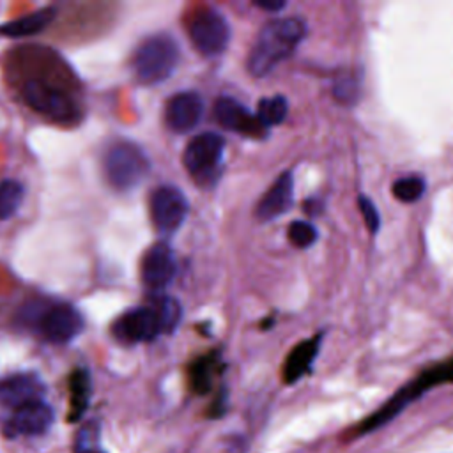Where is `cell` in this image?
Instances as JSON below:
<instances>
[{
    "label": "cell",
    "mask_w": 453,
    "mask_h": 453,
    "mask_svg": "<svg viewBox=\"0 0 453 453\" xmlns=\"http://www.w3.org/2000/svg\"><path fill=\"white\" fill-rule=\"evenodd\" d=\"M306 34L301 18H274L267 21L253 41L248 53V71L257 76H267L285 58H288Z\"/></svg>",
    "instance_id": "obj_1"
},
{
    "label": "cell",
    "mask_w": 453,
    "mask_h": 453,
    "mask_svg": "<svg viewBox=\"0 0 453 453\" xmlns=\"http://www.w3.org/2000/svg\"><path fill=\"white\" fill-rule=\"evenodd\" d=\"M179 62V46L168 34H157L145 39L133 58L136 78L145 85L166 80Z\"/></svg>",
    "instance_id": "obj_2"
},
{
    "label": "cell",
    "mask_w": 453,
    "mask_h": 453,
    "mask_svg": "<svg viewBox=\"0 0 453 453\" xmlns=\"http://www.w3.org/2000/svg\"><path fill=\"white\" fill-rule=\"evenodd\" d=\"M188 34L198 53L203 57H216L228 46L230 25L214 7H202L193 12Z\"/></svg>",
    "instance_id": "obj_3"
},
{
    "label": "cell",
    "mask_w": 453,
    "mask_h": 453,
    "mask_svg": "<svg viewBox=\"0 0 453 453\" xmlns=\"http://www.w3.org/2000/svg\"><path fill=\"white\" fill-rule=\"evenodd\" d=\"M104 170L110 184L120 191L133 189L149 172L145 154L133 143L122 142L113 145L104 159Z\"/></svg>",
    "instance_id": "obj_4"
},
{
    "label": "cell",
    "mask_w": 453,
    "mask_h": 453,
    "mask_svg": "<svg viewBox=\"0 0 453 453\" xmlns=\"http://www.w3.org/2000/svg\"><path fill=\"white\" fill-rule=\"evenodd\" d=\"M21 94L32 110L44 113L58 122H69L78 113L73 99L65 92L53 85H48L42 80H27L21 87Z\"/></svg>",
    "instance_id": "obj_5"
},
{
    "label": "cell",
    "mask_w": 453,
    "mask_h": 453,
    "mask_svg": "<svg viewBox=\"0 0 453 453\" xmlns=\"http://www.w3.org/2000/svg\"><path fill=\"white\" fill-rule=\"evenodd\" d=\"M225 150V142L218 133L196 134L184 149V166L196 180H209L216 173Z\"/></svg>",
    "instance_id": "obj_6"
},
{
    "label": "cell",
    "mask_w": 453,
    "mask_h": 453,
    "mask_svg": "<svg viewBox=\"0 0 453 453\" xmlns=\"http://www.w3.org/2000/svg\"><path fill=\"white\" fill-rule=\"evenodd\" d=\"M152 221L163 234L175 232L188 214V200L180 189L173 186H161L150 198Z\"/></svg>",
    "instance_id": "obj_7"
},
{
    "label": "cell",
    "mask_w": 453,
    "mask_h": 453,
    "mask_svg": "<svg viewBox=\"0 0 453 453\" xmlns=\"http://www.w3.org/2000/svg\"><path fill=\"white\" fill-rule=\"evenodd\" d=\"M212 113L221 127L244 136L260 138L267 129L265 126H262L255 113H251L242 103L234 97H219L214 103Z\"/></svg>",
    "instance_id": "obj_8"
},
{
    "label": "cell",
    "mask_w": 453,
    "mask_h": 453,
    "mask_svg": "<svg viewBox=\"0 0 453 453\" xmlns=\"http://www.w3.org/2000/svg\"><path fill=\"white\" fill-rule=\"evenodd\" d=\"M117 338L124 342H150L161 334L157 313L152 308H134L126 311L113 326Z\"/></svg>",
    "instance_id": "obj_9"
},
{
    "label": "cell",
    "mask_w": 453,
    "mask_h": 453,
    "mask_svg": "<svg viewBox=\"0 0 453 453\" xmlns=\"http://www.w3.org/2000/svg\"><path fill=\"white\" fill-rule=\"evenodd\" d=\"M202 115H203V101L200 94L193 90H186L170 97L166 104L165 119H166V126L173 133L182 134L196 127Z\"/></svg>",
    "instance_id": "obj_10"
},
{
    "label": "cell",
    "mask_w": 453,
    "mask_h": 453,
    "mask_svg": "<svg viewBox=\"0 0 453 453\" xmlns=\"http://www.w3.org/2000/svg\"><path fill=\"white\" fill-rule=\"evenodd\" d=\"M42 334L55 343H65L76 338L83 329V319L78 310L69 304L50 308L41 320Z\"/></svg>",
    "instance_id": "obj_11"
},
{
    "label": "cell",
    "mask_w": 453,
    "mask_h": 453,
    "mask_svg": "<svg viewBox=\"0 0 453 453\" xmlns=\"http://www.w3.org/2000/svg\"><path fill=\"white\" fill-rule=\"evenodd\" d=\"M175 271V257L166 242H157L145 253L142 262V278L147 287L154 290L165 288L173 280Z\"/></svg>",
    "instance_id": "obj_12"
},
{
    "label": "cell",
    "mask_w": 453,
    "mask_h": 453,
    "mask_svg": "<svg viewBox=\"0 0 453 453\" xmlns=\"http://www.w3.org/2000/svg\"><path fill=\"white\" fill-rule=\"evenodd\" d=\"M294 196V179L290 172H283L276 177V180L271 184V188L260 196L255 216L258 221H273L280 216H283L290 205Z\"/></svg>",
    "instance_id": "obj_13"
},
{
    "label": "cell",
    "mask_w": 453,
    "mask_h": 453,
    "mask_svg": "<svg viewBox=\"0 0 453 453\" xmlns=\"http://www.w3.org/2000/svg\"><path fill=\"white\" fill-rule=\"evenodd\" d=\"M53 423V411L42 400L14 409L12 418L5 425L9 435H39Z\"/></svg>",
    "instance_id": "obj_14"
},
{
    "label": "cell",
    "mask_w": 453,
    "mask_h": 453,
    "mask_svg": "<svg viewBox=\"0 0 453 453\" xmlns=\"http://www.w3.org/2000/svg\"><path fill=\"white\" fill-rule=\"evenodd\" d=\"M44 393L42 380L34 373H18L0 382V402L7 407L19 409L23 405L41 402Z\"/></svg>",
    "instance_id": "obj_15"
},
{
    "label": "cell",
    "mask_w": 453,
    "mask_h": 453,
    "mask_svg": "<svg viewBox=\"0 0 453 453\" xmlns=\"http://www.w3.org/2000/svg\"><path fill=\"white\" fill-rule=\"evenodd\" d=\"M55 12L57 11L53 7L39 9L32 14H27L23 18H18V19H12L5 25H0V34L9 35V37H23V35L37 34L53 21Z\"/></svg>",
    "instance_id": "obj_16"
},
{
    "label": "cell",
    "mask_w": 453,
    "mask_h": 453,
    "mask_svg": "<svg viewBox=\"0 0 453 453\" xmlns=\"http://www.w3.org/2000/svg\"><path fill=\"white\" fill-rule=\"evenodd\" d=\"M90 396V379L85 370H76L71 375V412L69 419H78L88 403Z\"/></svg>",
    "instance_id": "obj_17"
},
{
    "label": "cell",
    "mask_w": 453,
    "mask_h": 453,
    "mask_svg": "<svg viewBox=\"0 0 453 453\" xmlns=\"http://www.w3.org/2000/svg\"><path fill=\"white\" fill-rule=\"evenodd\" d=\"M287 113H288V103L283 96H271V97L260 99V103L257 106V111H255L257 119L265 127L281 124L285 120Z\"/></svg>",
    "instance_id": "obj_18"
},
{
    "label": "cell",
    "mask_w": 453,
    "mask_h": 453,
    "mask_svg": "<svg viewBox=\"0 0 453 453\" xmlns=\"http://www.w3.org/2000/svg\"><path fill=\"white\" fill-rule=\"evenodd\" d=\"M25 196V188L18 180L0 182V219H9L16 214Z\"/></svg>",
    "instance_id": "obj_19"
},
{
    "label": "cell",
    "mask_w": 453,
    "mask_h": 453,
    "mask_svg": "<svg viewBox=\"0 0 453 453\" xmlns=\"http://www.w3.org/2000/svg\"><path fill=\"white\" fill-rule=\"evenodd\" d=\"M315 350H317V342H306V343H301L288 357V363L285 366V379L288 382H294L296 379H299L304 370L310 366L313 356H315Z\"/></svg>",
    "instance_id": "obj_20"
},
{
    "label": "cell",
    "mask_w": 453,
    "mask_h": 453,
    "mask_svg": "<svg viewBox=\"0 0 453 453\" xmlns=\"http://www.w3.org/2000/svg\"><path fill=\"white\" fill-rule=\"evenodd\" d=\"M426 189V184H425V179L419 177V175H407V177H402L398 180H395L393 188H391V193L396 200L403 202V203H411V202H416L423 196Z\"/></svg>",
    "instance_id": "obj_21"
},
{
    "label": "cell",
    "mask_w": 453,
    "mask_h": 453,
    "mask_svg": "<svg viewBox=\"0 0 453 453\" xmlns=\"http://www.w3.org/2000/svg\"><path fill=\"white\" fill-rule=\"evenodd\" d=\"M154 310L159 319L161 333H172L180 320V304L172 297H163L154 306Z\"/></svg>",
    "instance_id": "obj_22"
},
{
    "label": "cell",
    "mask_w": 453,
    "mask_h": 453,
    "mask_svg": "<svg viewBox=\"0 0 453 453\" xmlns=\"http://www.w3.org/2000/svg\"><path fill=\"white\" fill-rule=\"evenodd\" d=\"M317 228L303 219H296L288 226V241L296 248H310L317 241Z\"/></svg>",
    "instance_id": "obj_23"
},
{
    "label": "cell",
    "mask_w": 453,
    "mask_h": 453,
    "mask_svg": "<svg viewBox=\"0 0 453 453\" xmlns=\"http://www.w3.org/2000/svg\"><path fill=\"white\" fill-rule=\"evenodd\" d=\"M334 97L345 104H350L357 99L359 96V83L352 76H343L334 83Z\"/></svg>",
    "instance_id": "obj_24"
},
{
    "label": "cell",
    "mask_w": 453,
    "mask_h": 453,
    "mask_svg": "<svg viewBox=\"0 0 453 453\" xmlns=\"http://www.w3.org/2000/svg\"><path fill=\"white\" fill-rule=\"evenodd\" d=\"M357 203H359V211H361V216L365 219V225L366 228L372 232V234H377L379 226H380V218H379V212H377V207L375 203L365 196V195H359L357 196Z\"/></svg>",
    "instance_id": "obj_25"
},
{
    "label": "cell",
    "mask_w": 453,
    "mask_h": 453,
    "mask_svg": "<svg viewBox=\"0 0 453 453\" xmlns=\"http://www.w3.org/2000/svg\"><path fill=\"white\" fill-rule=\"evenodd\" d=\"M253 5H257L258 9L262 11H267V12H280L281 9H285V2H280V0H255Z\"/></svg>",
    "instance_id": "obj_26"
},
{
    "label": "cell",
    "mask_w": 453,
    "mask_h": 453,
    "mask_svg": "<svg viewBox=\"0 0 453 453\" xmlns=\"http://www.w3.org/2000/svg\"><path fill=\"white\" fill-rule=\"evenodd\" d=\"M81 453H103V451H99V449H92V448H87V449H83Z\"/></svg>",
    "instance_id": "obj_27"
}]
</instances>
